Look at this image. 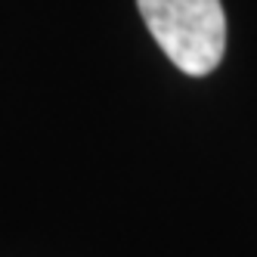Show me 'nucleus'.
Listing matches in <instances>:
<instances>
[{
  "instance_id": "1",
  "label": "nucleus",
  "mask_w": 257,
  "mask_h": 257,
  "mask_svg": "<svg viewBox=\"0 0 257 257\" xmlns=\"http://www.w3.org/2000/svg\"><path fill=\"white\" fill-rule=\"evenodd\" d=\"M158 47L183 75H211L226 53V13L220 0H137Z\"/></svg>"
}]
</instances>
